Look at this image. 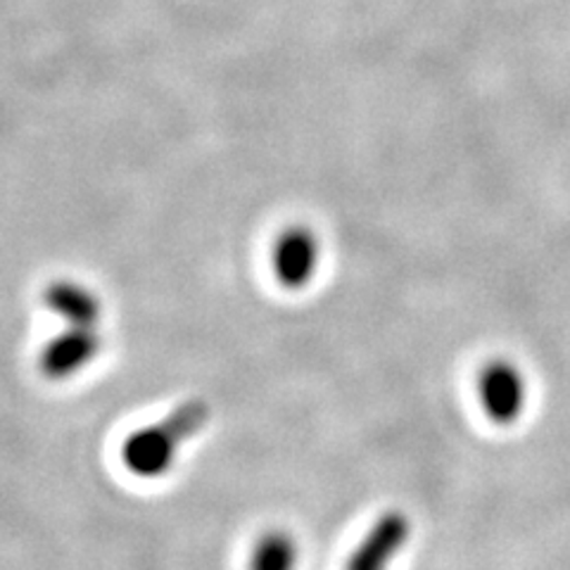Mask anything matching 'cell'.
Segmentation results:
<instances>
[{
  "label": "cell",
  "mask_w": 570,
  "mask_h": 570,
  "mask_svg": "<svg viewBox=\"0 0 570 570\" xmlns=\"http://www.w3.org/2000/svg\"><path fill=\"white\" fill-rule=\"evenodd\" d=\"M209 421V406L203 400H188L155 425L131 433L121 444V461L138 478H159L171 466L176 452Z\"/></svg>",
  "instance_id": "obj_1"
},
{
  "label": "cell",
  "mask_w": 570,
  "mask_h": 570,
  "mask_svg": "<svg viewBox=\"0 0 570 570\" xmlns=\"http://www.w3.org/2000/svg\"><path fill=\"white\" fill-rule=\"evenodd\" d=\"M321 245L307 226H293L283 230L274 245V274L283 288L302 291L307 288L318 272Z\"/></svg>",
  "instance_id": "obj_2"
},
{
  "label": "cell",
  "mask_w": 570,
  "mask_h": 570,
  "mask_svg": "<svg viewBox=\"0 0 570 570\" xmlns=\"http://www.w3.org/2000/svg\"><path fill=\"white\" fill-rule=\"evenodd\" d=\"M480 400L492 423L511 425L525 409V381L513 364L497 360L480 373Z\"/></svg>",
  "instance_id": "obj_3"
},
{
  "label": "cell",
  "mask_w": 570,
  "mask_h": 570,
  "mask_svg": "<svg viewBox=\"0 0 570 570\" xmlns=\"http://www.w3.org/2000/svg\"><path fill=\"white\" fill-rule=\"evenodd\" d=\"M100 345L102 343L96 328L69 326L43 347L39 360L41 373L50 381H65L75 376V373L83 371L96 360Z\"/></svg>",
  "instance_id": "obj_4"
},
{
  "label": "cell",
  "mask_w": 570,
  "mask_h": 570,
  "mask_svg": "<svg viewBox=\"0 0 570 570\" xmlns=\"http://www.w3.org/2000/svg\"><path fill=\"white\" fill-rule=\"evenodd\" d=\"M409 519L402 511H387L373 523L362 544L354 549L345 570H387L390 561L395 559L409 540Z\"/></svg>",
  "instance_id": "obj_5"
},
{
  "label": "cell",
  "mask_w": 570,
  "mask_h": 570,
  "mask_svg": "<svg viewBox=\"0 0 570 570\" xmlns=\"http://www.w3.org/2000/svg\"><path fill=\"white\" fill-rule=\"evenodd\" d=\"M46 305L50 307V312H56L60 318H65L69 326L98 328L100 302L91 291L83 288L79 283H52L46 293Z\"/></svg>",
  "instance_id": "obj_6"
},
{
  "label": "cell",
  "mask_w": 570,
  "mask_h": 570,
  "mask_svg": "<svg viewBox=\"0 0 570 570\" xmlns=\"http://www.w3.org/2000/svg\"><path fill=\"white\" fill-rule=\"evenodd\" d=\"M297 544L285 532H269L257 542L253 554V570H295Z\"/></svg>",
  "instance_id": "obj_7"
}]
</instances>
